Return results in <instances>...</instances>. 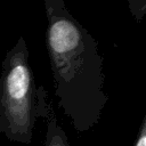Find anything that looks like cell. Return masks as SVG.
Wrapping results in <instances>:
<instances>
[{
	"label": "cell",
	"instance_id": "obj_1",
	"mask_svg": "<svg viewBox=\"0 0 146 146\" xmlns=\"http://www.w3.org/2000/svg\"><path fill=\"white\" fill-rule=\"evenodd\" d=\"M46 48L57 104L78 132L92 130L108 102L98 42L63 0H44Z\"/></svg>",
	"mask_w": 146,
	"mask_h": 146
},
{
	"label": "cell",
	"instance_id": "obj_2",
	"mask_svg": "<svg viewBox=\"0 0 146 146\" xmlns=\"http://www.w3.org/2000/svg\"><path fill=\"white\" fill-rule=\"evenodd\" d=\"M38 119V88L26 41L19 36L1 63L0 133L9 141L29 145Z\"/></svg>",
	"mask_w": 146,
	"mask_h": 146
},
{
	"label": "cell",
	"instance_id": "obj_3",
	"mask_svg": "<svg viewBox=\"0 0 146 146\" xmlns=\"http://www.w3.org/2000/svg\"><path fill=\"white\" fill-rule=\"evenodd\" d=\"M38 104H39V117H43L46 122V135L43 146H71L67 135L60 125L48 94L42 87L38 90Z\"/></svg>",
	"mask_w": 146,
	"mask_h": 146
},
{
	"label": "cell",
	"instance_id": "obj_4",
	"mask_svg": "<svg viewBox=\"0 0 146 146\" xmlns=\"http://www.w3.org/2000/svg\"><path fill=\"white\" fill-rule=\"evenodd\" d=\"M129 10L136 22H141L146 14V1L145 0H129Z\"/></svg>",
	"mask_w": 146,
	"mask_h": 146
},
{
	"label": "cell",
	"instance_id": "obj_5",
	"mask_svg": "<svg viewBox=\"0 0 146 146\" xmlns=\"http://www.w3.org/2000/svg\"><path fill=\"white\" fill-rule=\"evenodd\" d=\"M133 146H146V116L143 117Z\"/></svg>",
	"mask_w": 146,
	"mask_h": 146
}]
</instances>
